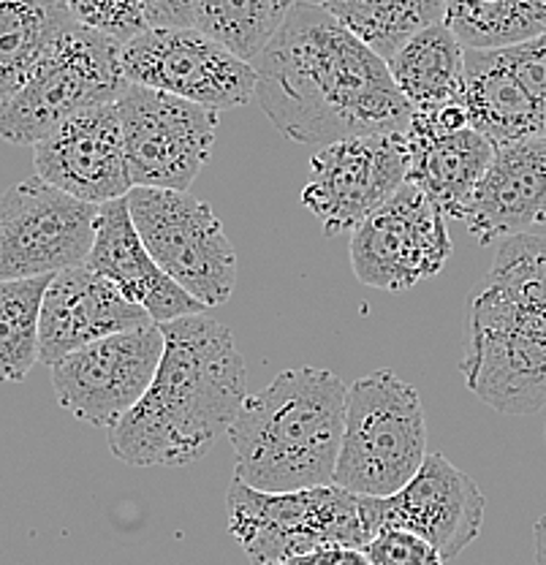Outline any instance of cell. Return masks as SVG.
I'll use <instances>...</instances> for the list:
<instances>
[{
  "instance_id": "1",
  "label": "cell",
  "mask_w": 546,
  "mask_h": 565,
  "mask_svg": "<svg viewBox=\"0 0 546 565\" xmlns=\"http://www.w3.org/2000/svg\"><path fill=\"white\" fill-rule=\"evenodd\" d=\"M254 68L258 106L297 145L408 131L414 106L389 63L321 3L297 0Z\"/></svg>"
},
{
  "instance_id": "2",
  "label": "cell",
  "mask_w": 546,
  "mask_h": 565,
  "mask_svg": "<svg viewBox=\"0 0 546 565\" xmlns=\"http://www.w3.org/2000/svg\"><path fill=\"white\" fill-rule=\"evenodd\" d=\"M163 356L144 397L109 429V451L131 468H182L228 435L248 364L234 334L204 313L161 323Z\"/></svg>"
},
{
  "instance_id": "3",
  "label": "cell",
  "mask_w": 546,
  "mask_h": 565,
  "mask_svg": "<svg viewBox=\"0 0 546 565\" xmlns=\"http://www.w3.org/2000/svg\"><path fill=\"white\" fill-rule=\"evenodd\" d=\"M465 384L497 414L546 408V234L497 245L465 321Z\"/></svg>"
},
{
  "instance_id": "4",
  "label": "cell",
  "mask_w": 546,
  "mask_h": 565,
  "mask_svg": "<svg viewBox=\"0 0 546 565\" xmlns=\"http://www.w3.org/2000/svg\"><path fill=\"white\" fill-rule=\"evenodd\" d=\"M349 388L321 367H293L248 394L228 429L234 479L261 492L334 484Z\"/></svg>"
},
{
  "instance_id": "5",
  "label": "cell",
  "mask_w": 546,
  "mask_h": 565,
  "mask_svg": "<svg viewBox=\"0 0 546 565\" xmlns=\"http://www.w3.org/2000/svg\"><path fill=\"white\" fill-rule=\"evenodd\" d=\"M228 533L248 557L261 563H291L319 546H364L375 525L373 498L338 484L293 492H261L232 481L226 498Z\"/></svg>"
},
{
  "instance_id": "6",
  "label": "cell",
  "mask_w": 546,
  "mask_h": 565,
  "mask_svg": "<svg viewBox=\"0 0 546 565\" xmlns=\"http://www.w3.org/2000/svg\"><path fill=\"white\" fill-rule=\"evenodd\" d=\"M427 459L421 397L392 370H375L349 388L334 484L364 498L400 492Z\"/></svg>"
},
{
  "instance_id": "7",
  "label": "cell",
  "mask_w": 546,
  "mask_h": 565,
  "mask_svg": "<svg viewBox=\"0 0 546 565\" xmlns=\"http://www.w3.org/2000/svg\"><path fill=\"white\" fill-rule=\"evenodd\" d=\"M120 46L76 22L31 71L25 85L0 106V139L36 145L79 111L115 104L131 85Z\"/></svg>"
},
{
  "instance_id": "8",
  "label": "cell",
  "mask_w": 546,
  "mask_h": 565,
  "mask_svg": "<svg viewBox=\"0 0 546 565\" xmlns=\"http://www.w3.org/2000/svg\"><path fill=\"white\" fill-rule=\"evenodd\" d=\"M126 202L144 247L169 278L204 308L232 299L237 253L207 202L167 188H131Z\"/></svg>"
},
{
  "instance_id": "9",
  "label": "cell",
  "mask_w": 546,
  "mask_h": 565,
  "mask_svg": "<svg viewBox=\"0 0 546 565\" xmlns=\"http://www.w3.org/2000/svg\"><path fill=\"white\" fill-rule=\"evenodd\" d=\"M117 111L133 188L188 191L213 158L221 122L213 106L128 85L117 98Z\"/></svg>"
},
{
  "instance_id": "10",
  "label": "cell",
  "mask_w": 546,
  "mask_h": 565,
  "mask_svg": "<svg viewBox=\"0 0 546 565\" xmlns=\"http://www.w3.org/2000/svg\"><path fill=\"white\" fill-rule=\"evenodd\" d=\"M96 204L41 177L0 193V282L44 278L87 262L96 237Z\"/></svg>"
},
{
  "instance_id": "11",
  "label": "cell",
  "mask_w": 546,
  "mask_h": 565,
  "mask_svg": "<svg viewBox=\"0 0 546 565\" xmlns=\"http://www.w3.org/2000/svg\"><path fill=\"white\" fill-rule=\"evenodd\" d=\"M131 85L172 93L185 102L237 109L256 98V68L199 28H147L120 46Z\"/></svg>"
},
{
  "instance_id": "12",
  "label": "cell",
  "mask_w": 546,
  "mask_h": 565,
  "mask_svg": "<svg viewBox=\"0 0 546 565\" xmlns=\"http://www.w3.org/2000/svg\"><path fill=\"white\" fill-rule=\"evenodd\" d=\"M449 217L414 182L367 215L351 234V269L378 291H408L436 278L451 256Z\"/></svg>"
},
{
  "instance_id": "13",
  "label": "cell",
  "mask_w": 546,
  "mask_h": 565,
  "mask_svg": "<svg viewBox=\"0 0 546 565\" xmlns=\"http://www.w3.org/2000/svg\"><path fill=\"white\" fill-rule=\"evenodd\" d=\"M408 167L405 131L332 141L310 158L302 204L319 217L329 237L354 232L408 182Z\"/></svg>"
},
{
  "instance_id": "14",
  "label": "cell",
  "mask_w": 546,
  "mask_h": 565,
  "mask_svg": "<svg viewBox=\"0 0 546 565\" xmlns=\"http://www.w3.org/2000/svg\"><path fill=\"white\" fill-rule=\"evenodd\" d=\"M161 323L109 334L50 367L55 397L74 419L111 429L150 388L163 356Z\"/></svg>"
},
{
  "instance_id": "15",
  "label": "cell",
  "mask_w": 546,
  "mask_h": 565,
  "mask_svg": "<svg viewBox=\"0 0 546 565\" xmlns=\"http://www.w3.org/2000/svg\"><path fill=\"white\" fill-rule=\"evenodd\" d=\"M405 139L408 182L421 188L449 221H465L475 185L495 156V141L471 126L465 104L414 109Z\"/></svg>"
},
{
  "instance_id": "16",
  "label": "cell",
  "mask_w": 546,
  "mask_h": 565,
  "mask_svg": "<svg viewBox=\"0 0 546 565\" xmlns=\"http://www.w3.org/2000/svg\"><path fill=\"white\" fill-rule=\"evenodd\" d=\"M33 167L41 180L96 207L126 199L133 182L117 102L79 111L36 141Z\"/></svg>"
},
{
  "instance_id": "17",
  "label": "cell",
  "mask_w": 546,
  "mask_h": 565,
  "mask_svg": "<svg viewBox=\"0 0 546 565\" xmlns=\"http://www.w3.org/2000/svg\"><path fill=\"white\" fill-rule=\"evenodd\" d=\"M375 525L421 535L443 555H460L479 539L486 500L479 484L443 455H427L419 473L389 498H373Z\"/></svg>"
},
{
  "instance_id": "18",
  "label": "cell",
  "mask_w": 546,
  "mask_h": 565,
  "mask_svg": "<svg viewBox=\"0 0 546 565\" xmlns=\"http://www.w3.org/2000/svg\"><path fill=\"white\" fill-rule=\"evenodd\" d=\"M156 323L144 308L87 264L55 273L41 299L39 362L52 367L68 353L109 334Z\"/></svg>"
},
{
  "instance_id": "19",
  "label": "cell",
  "mask_w": 546,
  "mask_h": 565,
  "mask_svg": "<svg viewBox=\"0 0 546 565\" xmlns=\"http://www.w3.org/2000/svg\"><path fill=\"white\" fill-rule=\"evenodd\" d=\"M465 223L481 245L546 226V137L495 145Z\"/></svg>"
},
{
  "instance_id": "20",
  "label": "cell",
  "mask_w": 546,
  "mask_h": 565,
  "mask_svg": "<svg viewBox=\"0 0 546 565\" xmlns=\"http://www.w3.org/2000/svg\"><path fill=\"white\" fill-rule=\"evenodd\" d=\"M85 264L115 282L156 323L204 313V305L180 288L150 256L133 226L126 199H115L98 207L96 237Z\"/></svg>"
},
{
  "instance_id": "21",
  "label": "cell",
  "mask_w": 546,
  "mask_h": 565,
  "mask_svg": "<svg viewBox=\"0 0 546 565\" xmlns=\"http://www.w3.org/2000/svg\"><path fill=\"white\" fill-rule=\"evenodd\" d=\"M389 71L414 109L465 102V46L446 22L410 35L389 61Z\"/></svg>"
},
{
  "instance_id": "22",
  "label": "cell",
  "mask_w": 546,
  "mask_h": 565,
  "mask_svg": "<svg viewBox=\"0 0 546 565\" xmlns=\"http://www.w3.org/2000/svg\"><path fill=\"white\" fill-rule=\"evenodd\" d=\"M74 25L66 0H0V106Z\"/></svg>"
},
{
  "instance_id": "23",
  "label": "cell",
  "mask_w": 546,
  "mask_h": 565,
  "mask_svg": "<svg viewBox=\"0 0 546 565\" xmlns=\"http://www.w3.org/2000/svg\"><path fill=\"white\" fill-rule=\"evenodd\" d=\"M386 63L410 35L443 22L446 0H319Z\"/></svg>"
},
{
  "instance_id": "24",
  "label": "cell",
  "mask_w": 546,
  "mask_h": 565,
  "mask_svg": "<svg viewBox=\"0 0 546 565\" xmlns=\"http://www.w3.org/2000/svg\"><path fill=\"white\" fill-rule=\"evenodd\" d=\"M443 22L465 50H503L546 33V0H446Z\"/></svg>"
},
{
  "instance_id": "25",
  "label": "cell",
  "mask_w": 546,
  "mask_h": 565,
  "mask_svg": "<svg viewBox=\"0 0 546 565\" xmlns=\"http://www.w3.org/2000/svg\"><path fill=\"white\" fill-rule=\"evenodd\" d=\"M297 0H196L193 28L254 63Z\"/></svg>"
},
{
  "instance_id": "26",
  "label": "cell",
  "mask_w": 546,
  "mask_h": 565,
  "mask_svg": "<svg viewBox=\"0 0 546 565\" xmlns=\"http://www.w3.org/2000/svg\"><path fill=\"white\" fill-rule=\"evenodd\" d=\"M50 278L0 282V384L28 379L39 362L41 299Z\"/></svg>"
},
{
  "instance_id": "27",
  "label": "cell",
  "mask_w": 546,
  "mask_h": 565,
  "mask_svg": "<svg viewBox=\"0 0 546 565\" xmlns=\"http://www.w3.org/2000/svg\"><path fill=\"white\" fill-rule=\"evenodd\" d=\"M68 11L82 28L126 44L150 28L142 0H66Z\"/></svg>"
},
{
  "instance_id": "28",
  "label": "cell",
  "mask_w": 546,
  "mask_h": 565,
  "mask_svg": "<svg viewBox=\"0 0 546 565\" xmlns=\"http://www.w3.org/2000/svg\"><path fill=\"white\" fill-rule=\"evenodd\" d=\"M497 55H501L503 66L508 68L511 79L520 85V90L536 109L546 137V33L522 41V44L503 46V50H497Z\"/></svg>"
},
{
  "instance_id": "29",
  "label": "cell",
  "mask_w": 546,
  "mask_h": 565,
  "mask_svg": "<svg viewBox=\"0 0 546 565\" xmlns=\"http://www.w3.org/2000/svg\"><path fill=\"white\" fill-rule=\"evenodd\" d=\"M373 565H443V555L421 535L403 527H384L364 546Z\"/></svg>"
},
{
  "instance_id": "30",
  "label": "cell",
  "mask_w": 546,
  "mask_h": 565,
  "mask_svg": "<svg viewBox=\"0 0 546 565\" xmlns=\"http://www.w3.org/2000/svg\"><path fill=\"white\" fill-rule=\"evenodd\" d=\"M150 28H193L196 0H142Z\"/></svg>"
},
{
  "instance_id": "31",
  "label": "cell",
  "mask_w": 546,
  "mask_h": 565,
  "mask_svg": "<svg viewBox=\"0 0 546 565\" xmlns=\"http://www.w3.org/2000/svg\"><path fill=\"white\" fill-rule=\"evenodd\" d=\"M291 565H373L370 563L367 552L360 546H319V550L308 552V555H299Z\"/></svg>"
},
{
  "instance_id": "32",
  "label": "cell",
  "mask_w": 546,
  "mask_h": 565,
  "mask_svg": "<svg viewBox=\"0 0 546 565\" xmlns=\"http://www.w3.org/2000/svg\"><path fill=\"white\" fill-rule=\"evenodd\" d=\"M533 539H536V565H546V514L536 522Z\"/></svg>"
},
{
  "instance_id": "33",
  "label": "cell",
  "mask_w": 546,
  "mask_h": 565,
  "mask_svg": "<svg viewBox=\"0 0 546 565\" xmlns=\"http://www.w3.org/2000/svg\"><path fill=\"white\" fill-rule=\"evenodd\" d=\"M261 565H291V563H261Z\"/></svg>"
},
{
  "instance_id": "34",
  "label": "cell",
  "mask_w": 546,
  "mask_h": 565,
  "mask_svg": "<svg viewBox=\"0 0 546 565\" xmlns=\"http://www.w3.org/2000/svg\"><path fill=\"white\" fill-rule=\"evenodd\" d=\"M544 435H546V427H544Z\"/></svg>"
}]
</instances>
